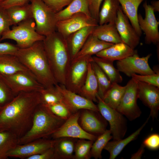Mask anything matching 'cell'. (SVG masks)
Segmentation results:
<instances>
[{
	"mask_svg": "<svg viewBox=\"0 0 159 159\" xmlns=\"http://www.w3.org/2000/svg\"><path fill=\"white\" fill-rule=\"evenodd\" d=\"M41 103L39 92L19 93L1 108L0 129L21 137L30 128L36 109Z\"/></svg>",
	"mask_w": 159,
	"mask_h": 159,
	"instance_id": "1",
	"label": "cell"
},
{
	"mask_svg": "<svg viewBox=\"0 0 159 159\" xmlns=\"http://www.w3.org/2000/svg\"><path fill=\"white\" fill-rule=\"evenodd\" d=\"M14 55L45 88L58 84L50 69L43 41L37 42L27 48L19 49Z\"/></svg>",
	"mask_w": 159,
	"mask_h": 159,
	"instance_id": "2",
	"label": "cell"
},
{
	"mask_svg": "<svg viewBox=\"0 0 159 159\" xmlns=\"http://www.w3.org/2000/svg\"><path fill=\"white\" fill-rule=\"evenodd\" d=\"M43 42L54 78L58 84L64 85L71 62L66 39L56 31L46 36Z\"/></svg>",
	"mask_w": 159,
	"mask_h": 159,
	"instance_id": "3",
	"label": "cell"
},
{
	"mask_svg": "<svg viewBox=\"0 0 159 159\" xmlns=\"http://www.w3.org/2000/svg\"><path fill=\"white\" fill-rule=\"evenodd\" d=\"M66 120L56 116L46 106L40 104L36 109L30 128L19 139V144H25L39 139L48 138Z\"/></svg>",
	"mask_w": 159,
	"mask_h": 159,
	"instance_id": "4",
	"label": "cell"
},
{
	"mask_svg": "<svg viewBox=\"0 0 159 159\" xmlns=\"http://www.w3.org/2000/svg\"><path fill=\"white\" fill-rule=\"evenodd\" d=\"M45 37L37 32L35 22L33 18H31L20 22L4 33L0 42L7 39L13 40L16 42V45L19 49H23L31 46L37 42L43 41Z\"/></svg>",
	"mask_w": 159,
	"mask_h": 159,
	"instance_id": "5",
	"label": "cell"
},
{
	"mask_svg": "<svg viewBox=\"0 0 159 159\" xmlns=\"http://www.w3.org/2000/svg\"><path fill=\"white\" fill-rule=\"evenodd\" d=\"M37 32L44 36L56 30V13L42 0H29Z\"/></svg>",
	"mask_w": 159,
	"mask_h": 159,
	"instance_id": "6",
	"label": "cell"
},
{
	"mask_svg": "<svg viewBox=\"0 0 159 159\" xmlns=\"http://www.w3.org/2000/svg\"><path fill=\"white\" fill-rule=\"evenodd\" d=\"M97 105L98 111L103 117L108 122L113 140L123 139L127 130L126 119L116 109L110 107L98 96L97 95Z\"/></svg>",
	"mask_w": 159,
	"mask_h": 159,
	"instance_id": "7",
	"label": "cell"
},
{
	"mask_svg": "<svg viewBox=\"0 0 159 159\" xmlns=\"http://www.w3.org/2000/svg\"><path fill=\"white\" fill-rule=\"evenodd\" d=\"M120 103L116 109L130 121L139 117L142 112L138 106V87L137 81L132 78L128 82Z\"/></svg>",
	"mask_w": 159,
	"mask_h": 159,
	"instance_id": "8",
	"label": "cell"
},
{
	"mask_svg": "<svg viewBox=\"0 0 159 159\" xmlns=\"http://www.w3.org/2000/svg\"><path fill=\"white\" fill-rule=\"evenodd\" d=\"M3 75L15 96L22 92H39L44 88L29 71Z\"/></svg>",
	"mask_w": 159,
	"mask_h": 159,
	"instance_id": "9",
	"label": "cell"
},
{
	"mask_svg": "<svg viewBox=\"0 0 159 159\" xmlns=\"http://www.w3.org/2000/svg\"><path fill=\"white\" fill-rule=\"evenodd\" d=\"M93 61L92 56H86L71 62L64 85L69 90L78 94L85 80L88 64Z\"/></svg>",
	"mask_w": 159,
	"mask_h": 159,
	"instance_id": "10",
	"label": "cell"
},
{
	"mask_svg": "<svg viewBox=\"0 0 159 159\" xmlns=\"http://www.w3.org/2000/svg\"><path fill=\"white\" fill-rule=\"evenodd\" d=\"M152 54L140 57L138 53L129 56L121 60L117 61V69L129 77L134 74L139 75H150L155 72L149 66L148 60Z\"/></svg>",
	"mask_w": 159,
	"mask_h": 159,
	"instance_id": "11",
	"label": "cell"
},
{
	"mask_svg": "<svg viewBox=\"0 0 159 159\" xmlns=\"http://www.w3.org/2000/svg\"><path fill=\"white\" fill-rule=\"evenodd\" d=\"M80 115V110L73 113L51 137L53 139L68 137L94 141L98 136L87 132L82 128L78 122Z\"/></svg>",
	"mask_w": 159,
	"mask_h": 159,
	"instance_id": "12",
	"label": "cell"
},
{
	"mask_svg": "<svg viewBox=\"0 0 159 159\" xmlns=\"http://www.w3.org/2000/svg\"><path fill=\"white\" fill-rule=\"evenodd\" d=\"M145 9V17L138 14V21L140 28L145 34V40L146 44H159V21H157L154 12L150 5L145 1L143 4Z\"/></svg>",
	"mask_w": 159,
	"mask_h": 159,
	"instance_id": "13",
	"label": "cell"
},
{
	"mask_svg": "<svg viewBox=\"0 0 159 159\" xmlns=\"http://www.w3.org/2000/svg\"><path fill=\"white\" fill-rule=\"evenodd\" d=\"M98 25V21L91 16L82 13L57 21L56 30L66 39L71 34L86 26Z\"/></svg>",
	"mask_w": 159,
	"mask_h": 159,
	"instance_id": "14",
	"label": "cell"
},
{
	"mask_svg": "<svg viewBox=\"0 0 159 159\" xmlns=\"http://www.w3.org/2000/svg\"><path fill=\"white\" fill-rule=\"evenodd\" d=\"M55 139L42 138L22 144H18L8 153V157L27 159L41 153L53 146Z\"/></svg>",
	"mask_w": 159,
	"mask_h": 159,
	"instance_id": "15",
	"label": "cell"
},
{
	"mask_svg": "<svg viewBox=\"0 0 159 159\" xmlns=\"http://www.w3.org/2000/svg\"><path fill=\"white\" fill-rule=\"evenodd\" d=\"M78 122L85 131L93 135L98 136L106 130L107 122L98 111L87 109L80 110Z\"/></svg>",
	"mask_w": 159,
	"mask_h": 159,
	"instance_id": "16",
	"label": "cell"
},
{
	"mask_svg": "<svg viewBox=\"0 0 159 159\" xmlns=\"http://www.w3.org/2000/svg\"><path fill=\"white\" fill-rule=\"evenodd\" d=\"M55 86L62 96L63 103L73 113L82 109L99 112L97 105L93 102L69 90L63 85L57 84Z\"/></svg>",
	"mask_w": 159,
	"mask_h": 159,
	"instance_id": "17",
	"label": "cell"
},
{
	"mask_svg": "<svg viewBox=\"0 0 159 159\" xmlns=\"http://www.w3.org/2000/svg\"><path fill=\"white\" fill-rule=\"evenodd\" d=\"M137 82L138 98L149 108L150 110L149 116L154 120L157 118L158 116L159 88L143 82Z\"/></svg>",
	"mask_w": 159,
	"mask_h": 159,
	"instance_id": "18",
	"label": "cell"
},
{
	"mask_svg": "<svg viewBox=\"0 0 159 159\" xmlns=\"http://www.w3.org/2000/svg\"><path fill=\"white\" fill-rule=\"evenodd\" d=\"M115 24L123 42L132 48L135 49L139 44L140 37L123 12L121 6L117 12Z\"/></svg>",
	"mask_w": 159,
	"mask_h": 159,
	"instance_id": "19",
	"label": "cell"
},
{
	"mask_svg": "<svg viewBox=\"0 0 159 159\" xmlns=\"http://www.w3.org/2000/svg\"><path fill=\"white\" fill-rule=\"evenodd\" d=\"M96 26L84 27L69 35L66 39L71 62L81 49Z\"/></svg>",
	"mask_w": 159,
	"mask_h": 159,
	"instance_id": "20",
	"label": "cell"
},
{
	"mask_svg": "<svg viewBox=\"0 0 159 159\" xmlns=\"http://www.w3.org/2000/svg\"><path fill=\"white\" fill-rule=\"evenodd\" d=\"M137 53V50L123 42L113 44L97 53L96 56L108 60H120Z\"/></svg>",
	"mask_w": 159,
	"mask_h": 159,
	"instance_id": "21",
	"label": "cell"
},
{
	"mask_svg": "<svg viewBox=\"0 0 159 159\" xmlns=\"http://www.w3.org/2000/svg\"><path fill=\"white\" fill-rule=\"evenodd\" d=\"M113 44L100 40L92 34L71 62L76 61L86 56H92L93 55H96Z\"/></svg>",
	"mask_w": 159,
	"mask_h": 159,
	"instance_id": "22",
	"label": "cell"
},
{
	"mask_svg": "<svg viewBox=\"0 0 159 159\" xmlns=\"http://www.w3.org/2000/svg\"><path fill=\"white\" fill-rule=\"evenodd\" d=\"M150 116L138 129L130 135L123 139L109 141L104 149L110 153V159H114L120 153L124 148L131 141L136 139L141 130L148 123Z\"/></svg>",
	"mask_w": 159,
	"mask_h": 159,
	"instance_id": "23",
	"label": "cell"
},
{
	"mask_svg": "<svg viewBox=\"0 0 159 159\" xmlns=\"http://www.w3.org/2000/svg\"><path fill=\"white\" fill-rule=\"evenodd\" d=\"M92 34L100 40L106 42L113 44L124 43L118 33L115 24H98L95 27Z\"/></svg>",
	"mask_w": 159,
	"mask_h": 159,
	"instance_id": "24",
	"label": "cell"
},
{
	"mask_svg": "<svg viewBox=\"0 0 159 159\" xmlns=\"http://www.w3.org/2000/svg\"><path fill=\"white\" fill-rule=\"evenodd\" d=\"M98 91L97 78L90 62L88 64L85 80L78 94L93 102H97Z\"/></svg>",
	"mask_w": 159,
	"mask_h": 159,
	"instance_id": "25",
	"label": "cell"
},
{
	"mask_svg": "<svg viewBox=\"0 0 159 159\" xmlns=\"http://www.w3.org/2000/svg\"><path fill=\"white\" fill-rule=\"evenodd\" d=\"M55 139L53 145L55 159H73L77 139L62 137Z\"/></svg>",
	"mask_w": 159,
	"mask_h": 159,
	"instance_id": "26",
	"label": "cell"
},
{
	"mask_svg": "<svg viewBox=\"0 0 159 159\" xmlns=\"http://www.w3.org/2000/svg\"><path fill=\"white\" fill-rule=\"evenodd\" d=\"M124 13L138 35L142 34L138 21V9L141 3L145 0H118Z\"/></svg>",
	"mask_w": 159,
	"mask_h": 159,
	"instance_id": "27",
	"label": "cell"
},
{
	"mask_svg": "<svg viewBox=\"0 0 159 159\" xmlns=\"http://www.w3.org/2000/svg\"><path fill=\"white\" fill-rule=\"evenodd\" d=\"M120 6L118 0H104L99 14L98 24H115L117 11Z\"/></svg>",
	"mask_w": 159,
	"mask_h": 159,
	"instance_id": "28",
	"label": "cell"
},
{
	"mask_svg": "<svg viewBox=\"0 0 159 159\" xmlns=\"http://www.w3.org/2000/svg\"><path fill=\"white\" fill-rule=\"evenodd\" d=\"M79 13L91 16L88 0H73L65 8L56 13V17L58 21L65 19Z\"/></svg>",
	"mask_w": 159,
	"mask_h": 159,
	"instance_id": "29",
	"label": "cell"
},
{
	"mask_svg": "<svg viewBox=\"0 0 159 159\" xmlns=\"http://www.w3.org/2000/svg\"><path fill=\"white\" fill-rule=\"evenodd\" d=\"M29 71L14 55H0V73L9 75L20 71Z\"/></svg>",
	"mask_w": 159,
	"mask_h": 159,
	"instance_id": "30",
	"label": "cell"
},
{
	"mask_svg": "<svg viewBox=\"0 0 159 159\" xmlns=\"http://www.w3.org/2000/svg\"><path fill=\"white\" fill-rule=\"evenodd\" d=\"M5 9L12 25H16L22 21L33 18L31 6L29 2L23 5L11 6Z\"/></svg>",
	"mask_w": 159,
	"mask_h": 159,
	"instance_id": "31",
	"label": "cell"
},
{
	"mask_svg": "<svg viewBox=\"0 0 159 159\" xmlns=\"http://www.w3.org/2000/svg\"><path fill=\"white\" fill-rule=\"evenodd\" d=\"M19 139L11 132L0 129V159L8 158V153L19 144Z\"/></svg>",
	"mask_w": 159,
	"mask_h": 159,
	"instance_id": "32",
	"label": "cell"
},
{
	"mask_svg": "<svg viewBox=\"0 0 159 159\" xmlns=\"http://www.w3.org/2000/svg\"><path fill=\"white\" fill-rule=\"evenodd\" d=\"M93 61L96 63L107 75L111 82L120 83L122 78L120 72L114 66L113 61L100 57H92Z\"/></svg>",
	"mask_w": 159,
	"mask_h": 159,
	"instance_id": "33",
	"label": "cell"
},
{
	"mask_svg": "<svg viewBox=\"0 0 159 159\" xmlns=\"http://www.w3.org/2000/svg\"><path fill=\"white\" fill-rule=\"evenodd\" d=\"M125 88V85L122 86L117 83H112L102 99L107 105L116 109L120 103Z\"/></svg>",
	"mask_w": 159,
	"mask_h": 159,
	"instance_id": "34",
	"label": "cell"
},
{
	"mask_svg": "<svg viewBox=\"0 0 159 159\" xmlns=\"http://www.w3.org/2000/svg\"><path fill=\"white\" fill-rule=\"evenodd\" d=\"M112 136L110 130H106L102 134L98 136L93 142L91 150V157L95 159H101L102 150Z\"/></svg>",
	"mask_w": 159,
	"mask_h": 159,
	"instance_id": "35",
	"label": "cell"
},
{
	"mask_svg": "<svg viewBox=\"0 0 159 159\" xmlns=\"http://www.w3.org/2000/svg\"><path fill=\"white\" fill-rule=\"evenodd\" d=\"M91 64L97 82V94L102 99L105 93L110 88L112 83L105 73L96 63L92 61L91 62Z\"/></svg>",
	"mask_w": 159,
	"mask_h": 159,
	"instance_id": "36",
	"label": "cell"
},
{
	"mask_svg": "<svg viewBox=\"0 0 159 159\" xmlns=\"http://www.w3.org/2000/svg\"><path fill=\"white\" fill-rule=\"evenodd\" d=\"M94 141L85 139H78L74 148V159H89L91 157V147Z\"/></svg>",
	"mask_w": 159,
	"mask_h": 159,
	"instance_id": "37",
	"label": "cell"
},
{
	"mask_svg": "<svg viewBox=\"0 0 159 159\" xmlns=\"http://www.w3.org/2000/svg\"><path fill=\"white\" fill-rule=\"evenodd\" d=\"M39 92L41 104L44 105L63 102L62 96L55 86L51 88H44Z\"/></svg>",
	"mask_w": 159,
	"mask_h": 159,
	"instance_id": "38",
	"label": "cell"
},
{
	"mask_svg": "<svg viewBox=\"0 0 159 159\" xmlns=\"http://www.w3.org/2000/svg\"><path fill=\"white\" fill-rule=\"evenodd\" d=\"M3 75L0 73V107H3L15 97Z\"/></svg>",
	"mask_w": 159,
	"mask_h": 159,
	"instance_id": "39",
	"label": "cell"
},
{
	"mask_svg": "<svg viewBox=\"0 0 159 159\" xmlns=\"http://www.w3.org/2000/svg\"><path fill=\"white\" fill-rule=\"evenodd\" d=\"M44 106L54 115L65 120L68 119L73 113L63 102Z\"/></svg>",
	"mask_w": 159,
	"mask_h": 159,
	"instance_id": "40",
	"label": "cell"
},
{
	"mask_svg": "<svg viewBox=\"0 0 159 159\" xmlns=\"http://www.w3.org/2000/svg\"><path fill=\"white\" fill-rule=\"evenodd\" d=\"M153 70L155 72L154 74L141 75L134 74L131 77L137 81L143 82L159 88V68L156 67Z\"/></svg>",
	"mask_w": 159,
	"mask_h": 159,
	"instance_id": "41",
	"label": "cell"
},
{
	"mask_svg": "<svg viewBox=\"0 0 159 159\" xmlns=\"http://www.w3.org/2000/svg\"><path fill=\"white\" fill-rule=\"evenodd\" d=\"M12 24L5 9L0 7V39L5 33L9 31Z\"/></svg>",
	"mask_w": 159,
	"mask_h": 159,
	"instance_id": "42",
	"label": "cell"
},
{
	"mask_svg": "<svg viewBox=\"0 0 159 159\" xmlns=\"http://www.w3.org/2000/svg\"><path fill=\"white\" fill-rule=\"evenodd\" d=\"M56 13L68 6L73 0H42Z\"/></svg>",
	"mask_w": 159,
	"mask_h": 159,
	"instance_id": "43",
	"label": "cell"
},
{
	"mask_svg": "<svg viewBox=\"0 0 159 159\" xmlns=\"http://www.w3.org/2000/svg\"><path fill=\"white\" fill-rule=\"evenodd\" d=\"M142 144L145 147L152 150L159 148V135L156 133L150 135L144 140Z\"/></svg>",
	"mask_w": 159,
	"mask_h": 159,
	"instance_id": "44",
	"label": "cell"
},
{
	"mask_svg": "<svg viewBox=\"0 0 159 159\" xmlns=\"http://www.w3.org/2000/svg\"><path fill=\"white\" fill-rule=\"evenodd\" d=\"M103 0H88L91 16L98 22L99 14L101 3Z\"/></svg>",
	"mask_w": 159,
	"mask_h": 159,
	"instance_id": "45",
	"label": "cell"
},
{
	"mask_svg": "<svg viewBox=\"0 0 159 159\" xmlns=\"http://www.w3.org/2000/svg\"><path fill=\"white\" fill-rule=\"evenodd\" d=\"M19 49L16 45L9 42L0 43V55L5 54L14 55Z\"/></svg>",
	"mask_w": 159,
	"mask_h": 159,
	"instance_id": "46",
	"label": "cell"
},
{
	"mask_svg": "<svg viewBox=\"0 0 159 159\" xmlns=\"http://www.w3.org/2000/svg\"><path fill=\"white\" fill-rule=\"evenodd\" d=\"M26 159H55L53 147L41 153L29 157Z\"/></svg>",
	"mask_w": 159,
	"mask_h": 159,
	"instance_id": "47",
	"label": "cell"
},
{
	"mask_svg": "<svg viewBox=\"0 0 159 159\" xmlns=\"http://www.w3.org/2000/svg\"><path fill=\"white\" fill-rule=\"evenodd\" d=\"M29 2V0H5L0 4V7L6 9L11 6L23 5Z\"/></svg>",
	"mask_w": 159,
	"mask_h": 159,
	"instance_id": "48",
	"label": "cell"
},
{
	"mask_svg": "<svg viewBox=\"0 0 159 159\" xmlns=\"http://www.w3.org/2000/svg\"><path fill=\"white\" fill-rule=\"evenodd\" d=\"M145 147L142 144L138 151L132 154L131 156V159H140L145 151Z\"/></svg>",
	"mask_w": 159,
	"mask_h": 159,
	"instance_id": "49",
	"label": "cell"
},
{
	"mask_svg": "<svg viewBox=\"0 0 159 159\" xmlns=\"http://www.w3.org/2000/svg\"><path fill=\"white\" fill-rule=\"evenodd\" d=\"M154 12H159V1L152 0L150 5Z\"/></svg>",
	"mask_w": 159,
	"mask_h": 159,
	"instance_id": "50",
	"label": "cell"
},
{
	"mask_svg": "<svg viewBox=\"0 0 159 159\" xmlns=\"http://www.w3.org/2000/svg\"><path fill=\"white\" fill-rule=\"evenodd\" d=\"M5 0H0V4Z\"/></svg>",
	"mask_w": 159,
	"mask_h": 159,
	"instance_id": "51",
	"label": "cell"
},
{
	"mask_svg": "<svg viewBox=\"0 0 159 159\" xmlns=\"http://www.w3.org/2000/svg\"><path fill=\"white\" fill-rule=\"evenodd\" d=\"M0 109H1V107H0Z\"/></svg>",
	"mask_w": 159,
	"mask_h": 159,
	"instance_id": "52",
	"label": "cell"
}]
</instances>
